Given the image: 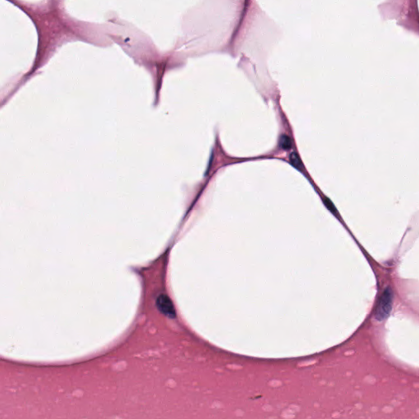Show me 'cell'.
<instances>
[{"mask_svg": "<svg viewBox=\"0 0 419 419\" xmlns=\"http://www.w3.org/2000/svg\"><path fill=\"white\" fill-rule=\"evenodd\" d=\"M157 306L161 313L169 318H175V310L171 300L168 296L161 294L157 299Z\"/></svg>", "mask_w": 419, "mask_h": 419, "instance_id": "2", "label": "cell"}, {"mask_svg": "<svg viewBox=\"0 0 419 419\" xmlns=\"http://www.w3.org/2000/svg\"><path fill=\"white\" fill-rule=\"evenodd\" d=\"M279 146L284 150L290 149L292 148V140H291V138L288 136L282 135L281 138L279 139Z\"/></svg>", "mask_w": 419, "mask_h": 419, "instance_id": "3", "label": "cell"}, {"mask_svg": "<svg viewBox=\"0 0 419 419\" xmlns=\"http://www.w3.org/2000/svg\"><path fill=\"white\" fill-rule=\"evenodd\" d=\"M393 293L390 287L382 292L375 311V318L378 321H383L389 316L392 308Z\"/></svg>", "mask_w": 419, "mask_h": 419, "instance_id": "1", "label": "cell"}, {"mask_svg": "<svg viewBox=\"0 0 419 419\" xmlns=\"http://www.w3.org/2000/svg\"><path fill=\"white\" fill-rule=\"evenodd\" d=\"M324 202L325 203H326V205H327V208H329L330 210H332V211L333 212V214H335L334 212H336V209H335V208H334L333 204H332V203H331V202H330L329 199H327H327H326V200H325Z\"/></svg>", "mask_w": 419, "mask_h": 419, "instance_id": "5", "label": "cell"}, {"mask_svg": "<svg viewBox=\"0 0 419 419\" xmlns=\"http://www.w3.org/2000/svg\"><path fill=\"white\" fill-rule=\"evenodd\" d=\"M290 161L293 163V166L297 167V169L302 170L303 168V165H302V161L300 159L299 156L296 153V152H292L290 155Z\"/></svg>", "mask_w": 419, "mask_h": 419, "instance_id": "4", "label": "cell"}]
</instances>
